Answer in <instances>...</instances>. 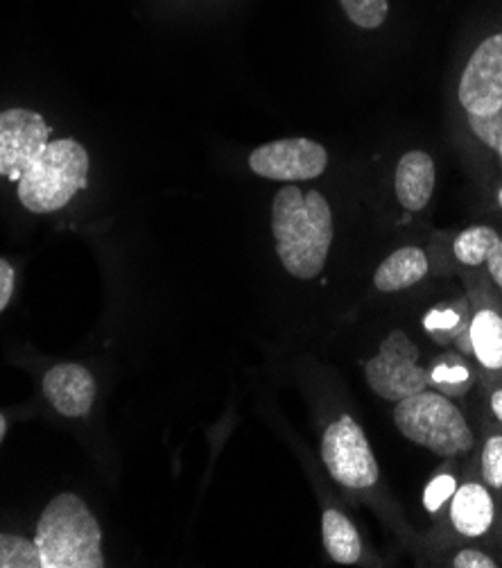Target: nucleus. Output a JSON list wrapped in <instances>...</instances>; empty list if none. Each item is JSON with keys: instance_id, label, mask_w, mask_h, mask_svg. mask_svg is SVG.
<instances>
[{"instance_id": "nucleus-18", "label": "nucleus", "mask_w": 502, "mask_h": 568, "mask_svg": "<svg viewBox=\"0 0 502 568\" xmlns=\"http://www.w3.org/2000/svg\"><path fill=\"white\" fill-rule=\"evenodd\" d=\"M347 17L365 30H376L385 23L389 3L387 0H340Z\"/></svg>"}, {"instance_id": "nucleus-5", "label": "nucleus", "mask_w": 502, "mask_h": 568, "mask_svg": "<svg viewBox=\"0 0 502 568\" xmlns=\"http://www.w3.org/2000/svg\"><path fill=\"white\" fill-rule=\"evenodd\" d=\"M419 349L403 331H392L378 349V354L365 365L369 387L385 402H403L408 396L423 392L432 376L419 363Z\"/></svg>"}, {"instance_id": "nucleus-19", "label": "nucleus", "mask_w": 502, "mask_h": 568, "mask_svg": "<svg viewBox=\"0 0 502 568\" xmlns=\"http://www.w3.org/2000/svg\"><path fill=\"white\" fill-rule=\"evenodd\" d=\"M482 476L489 487L502 489V437L493 435L486 439L482 450Z\"/></svg>"}, {"instance_id": "nucleus-3", "label": "nucleus", "mask_w": 502, "mask_h": 568, "mask_svg": "<svg viewBox=\"0 0 502 568\" xmlns=\"http://www.w3.org/2000/svg\"><path fill=\"white\" fill-rule=\"evenodd\" d=\"M17 184L19 200L28 211H60L89 184V152L75 139L52 141L23 170Z\"/></svg>"}, {"instance_id": "nucleus-4", "label": "nucleus", "mask_w": 502, "mask_h": 568, "mask_svg": "<svg viewBox=\"0 0 502 568\" xmlns=\"http://www.w3.org/2000/svg\"><path fill=\"white\" fill-rule=\"evenodd\" d=\"M399 430L414 444L441 458H455L471 450L473 433L460 408L437 392H419L395 408Z\"/></svg>"}, {"instance_id": "nucleus-14", "label": "nucleus", "mask_w": 502, "mask_h": 568, "mask_svg": "<svg viewBox=\"0 0 502 568\" xmlns=\"http://www.w3.org/2000/svg\"><path fill=\"white\" fill-rule=\"evenodd\" d=\"M321 539L332 561L356 564L362 555V544L356 526L338 509H326L321 517Z\"/></svg>"}, {"instance_id": "nucleus-1", "label": "nucleus", "mask_w": 502, "mask_h": 568, "mask_svg": "<svg viewBox=\"0 0 502 568\" xmlns=\"http://www.w3.org/2000/svg\"><path fill=\"white\" fill-rule=\"evenodd\" d=\"M272 232L288 274L315 278L324 270L332 243V213L319 191L304 195L295 184L278 191L272 204Z\"/></svg>"}, {"instance_id": "nucleus-26", "label": "nucleus", "mask_w": 502, "mask_h": 568, "mask_svg": "<svg viewBox=\"0 0 502 568\" xmlns=\"http://www.w3.org/2000/svg\"><path fill=\"white\" fill-rule=\"evenodd\" d=\"M484 263H486V270H489L491 278L502 288V239H500V243L495 245V250L486 256Z\"/></svg>"}, {"instance_id": "nucleus-24", "label": "nucleus", "mask_w": 502, "mask_h": 568, "mask_svg": "<svg viewBox=\"0 0 502 568\" xmlns=\"http://www.w3.org/2000/svg\"><path fill=\"white\" fill-rule=\"evenodd\" d=\"M14 281H17V272L14 267L6 261L0 258V313H3L12 300L14 293Z\"/></svg>"}, {"instance_id": "nucleus-23", "label": "nucleus", "mask_w": 502, "mask_h": 568, "mask_svg": "<svg viewBox=\"0 0 502 568\" xmlns=\"http://www.w3.org/2000/svg\"><path fill=\"white\" fill-rule=\"evenodd\" d=\"M460 324V315L451 308H443V311H430L423 320V326L432 333V331H451Z\"/></svg>"}, {"instance_id": "nucleus-7", "label": "nucleus", "mask_w": 502, "mask_h": 568, "mask_svg": "<svg viewBox=\"0 0 502 568\" xmlns=\"http://www.w3.org/2000/svg\"><path fill=\"white\" fill-rule=\"evenodd\" d=\"M328 165L326 148L310 139H281L256 148L249 168L274 182H306L324 175Z\"/></svg>"}, {"instance_id": "nucleus-8", "label": "nucleus", "mask_w": 502, "mask_h": 568, "mask_svg": "<svg viewBox=\"0 0 502 568\" xmlns=\"http://www.w3.org/2000/svg\"><path fill=\"white\" fill-rule=\"evenodd\" d=\"M50 128L32 109L0 111V175L19 182L23 170L50 143Z\"/></svg>"}, {"instance_id": "nucleus-6", "label": "nucleus", "mask_w": 502, "mask_h": 568, "mask_svg": "<svg viewBox=\"0 0 502 568\" xmlns=\"http://www.w3.org/2000/svg\"><path fill=\"white\" fill-rule=\"evenodd\" d=\"M321 458L328 474L349 489H369L378 483V463L365 430L349 417L335 419L321 437Z\"/></svg>"}, {"instance_id": "nucleus-28", "label": "nucleus", "mask_w": 502, "mask_h": 568, "mask_svg": "<svg viewBox=\"0 0 502 568\" xmlns=\"http://www.w3.org/2000/svg\"><path fill=\"white\" fill-rule=\"evenodd\" d=\"M6 433H8V419H6L3 415H0V442H3Z\"/></svg>"}, {"instance_id": "nucleus-25", "label": "nucleus", "mask_w": 502, "mask_h": 568, "mask_svg": "<svg viewBox=\"0 0 502 568\" xmlns=\"http://www.w3.org/2000/svg\"><path fill=\"white\" fill-rule=\"evenodd\" d=\"M453 566L455 568H495L498 564L489 555H484L480 550H462L453 559Z\"/></svg>"}, {"instance_id": "nucleus-30", "label": "nucleus", "mask_w": 502, "mask_h": 568, "mask_svg": "<svg viewBox=\"0 0 502 568\" xmlns=\"http://www.w3.org/2000/svg\"><path fill=\"white\" fill-rule=\"evenodd\" d=\"M498 202H500V206H502V191H500V195H498Z\"/></svg>"}, {"instance_id": "nucleus-21", "label": "nucleus", "mask_w": 502, "mask_h": 568, "mask_svg": "<svg viewBox=\"0 0 502 568\" xmlns=\"http://www.w3.org/2000/svg\"><path fill=\"white\" fill-rule=\"evenodd\" d=\"M455 489H458V483L453 476H437L426 487V494H423V505L428 513H437V509L455 494Z\"/></svg>"}, {"instance_id": "nucleus-20", "label": "nucleus", "mask_w": 502, "mask_h": 568, "mask_svg": "<svg viewBox=\"0 0 502 568\" xmlns=\"http://www.w3.org/2000/svg\"><path fill=\"white\" fill-rule=\"evenodd\" d=\"M469 128L486 148L498 150L502 139V109L489 113V116H469Z\"/></svg>"}, {"instance_id": "nucleus-22", "label": "nucleus", "mask_w": 502, "mask_h": 568, "mask_svg": "<svg viewBox=\"0 0 502 568\" xmlns=\"http://www.w3.org/2000/svg\"><path fill=\"white\" fill-rule=\"evenodd\" d=\"M430 376L439 385H460L469 381V369L462 365H437Z\"/></svg>"}, {"instance_id": "nucleus-9", "label": "nucleus", "mask_w": 502, "mask_h": 568, "mask_svg": "<svg viewBox=\"0 0 502 568\" xmlns=\"http://www.w3.org/2000/svg\"><path fill=\"white\" fill-rule=\"evenodd\" d=\"M458 95L469 116H489L502 109V32L484 39L471 54Z\"/></svg>"}, {"instance_id": "nucleus-15", "label": "nucleus", "mask_w": 502, "mask_h": 568, "mask_svg": "<svg viewBox=\"0 0 502 568\" xmlns=\"http://www.w3.org/2000/svg\"><path fill=\"white\" fill-rule=\"evenodd\" d=\"M471 352L486 369H502V317L480 311L471 322Z\"/></svg>"}, {"instance_id": "nucleus-10", "label": "nucleus", "mask_w": 502, "mask_h": 568, "mask_svg": "<svg viewBox=\"0 0 502 568\" xmlns=\"http://www.w3.org/2000/svg\"><path fill=\"white\" fill-rule=\"evenodd\" d=\"M43 394L60 415L84 417L95 399V381L82 365H58L45 374Z\"/></svg>"}, {"instance_id": "nucleus-16", "label": "nucleus", "mask_w": 502, "mask_h": 568, "mask_svg": "<svg viewBox=\"0 0 502 568\" xmlns=\"http://www.w3.org/2000/svg\"><path fill=\"white\" fill-rule=\"evenodd\" d=\"M498 243H500V236L491 230V226H471V230L462 232L455 239L453 252L458 261L464 265H482Z\"/></svg>"}, {"instance_id": "nucleus-12", "label": "nucleus", "mask_w": 502, "mask_h": 568, "mask_svg": "<svg viewBox=\"0 0 502 568\" xmlns=\"http://www.w3.org/2000/svg\"><path fill=\"white\" fill-rule=\"evenodd\" d=\"M451 521L464 537H482L493 524V500L482 485L469 483L453 494Z\"/></svg>"}, {"instance_id": "nucleus-11", "label": "nucleus", "mask_w": 502, "mask_h": 568, "mask_svg": "<svg viewBox=\"0 0 502 568\" xmlns=\"http://www.w3.org/2000/svg\"><path fill=\"white\" fill-rule=\"evenodd\" d=\"M395 191L401 206L417 213L428 206L434 191V161L421 150L401 156L395 175Z\"/></svg>"}, {"instance_id": "nucleus-29", "label": "nucleus", "mask_w": 502, "mask_h": 568, "mask_svg": "<svg viewBox=\"0 0 502 568\" xmlns=\"http://www.w3.org/2000/svg\"><path fill=\"white\" fill-rule=\"evenodd\" d=\"M498 154H500V159H502V139H500V145H498Z\"/></svg>"}, {"instance_id": "nucleus-2", "label": "nucleus", "mask_w": 502, "mask_h": 568, "mask_svg": "<svg viewBox=\"0 0 502 568\" xmlns=\"http://www.w3.org/2000/svg\"><path fill=\"white\" fill-rule=\"evenodd\" d=\"M34 544L41 568H102V530L86 503L71 494L54 496L37 524Z\"/></svg>"}, {"instance_id": "nucleus-13", "label": "nucleus", "mask_w": 502, "mask_h": 568, "mask_svg": "<svg viewBox=\"0 0 502 568\" xmlns=\"http://www.w3.org/2000/svg\"><path fill=\"white\" fill-rule=\"evenodd\" d=\"M428 274V256L419 247H401L389 254L373 274V286L380 293H399L412 288Z\"/></svg>"}, {"instance_id": "nucleus-17", "label": "nucleus", "mask_w": 502, "mask_h": 568, "mask_svg": "<svg viewBox=\"0 0 502 568\" xmlns=\"http://www.w3.org/2000/svg\"><path fill=\"white\" fill-rule=\"evenodd\" d=\"M0 568H41L37 544L17 535H0Z\"/></svg>"}, {"instance_id": "nucleus-27", "label": "nucleus", "mask_w": 502, "mask_h": 568, "mask_svg": "<svg viewBox=\"0 0 502 568\" xmlns=\"http://www.w3.org/2000/svg\"><path fill=\"white\" fill-rule=\"evenodd\" d=\"M491 408H493L495 417L502 422V389H498V392L491 396Z\"/></svg>"}]
</instances>
